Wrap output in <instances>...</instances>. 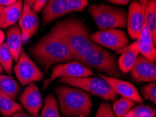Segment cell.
<instances>
[{
    "mask_svg": "<svg viewBox=\"0 0 156 117\" xmlns=\"http://www.w3.org/2000/svg\"><path fill=\"white\" fill-rule=\"evenodd\" d=\"M65 42L73 55V60H78L99 45L92 42L87 26L80 19L71 17L59 21L51 29Z\"/></svg>",
    "mask_w": 156,
    "mask_h": 117,
    "instance_id": "obj_1",
    "label": "cell"
},
{
    "mask_svg": "<svg viewBox=\"0 0 156 117\" xmlns=\"http://www.w3.org/2000/svg\"><path fill=\"white\" fill-rule=\"evenodd\" d=\"M30 53L46 71L53 64L74 59L69 46L52 30L32 48Z\"/></svg>",
    "mask_w": 156,
    "mask_h": 117,
    "instance_id": "obj_2",
    "label": "cell"
},
{
    "mask_svg": "<svg viewBox=\"0 0 156 117\" xmlns=\"http://www.w3.org/2000/svg\"><path fill=\"white\" fill-rule=\"evenodd\" d=\"M62 114L66 117H87L91 114L93 102L86 91L69 86L55 88Z\"/></svg>",
    "mask_w": 156,
    "mask_h": 117,
    "instance_id": "obj_3",
    "label": "cell"
},
{
    "mask_svg": "<svg viewBox=\"0 0 156 117\" xmlns=\"http://www.w3.org/2000/svg\"><path fill=\"white\" fill-rule=\"evenodd\" d=\"M88 68H93L107 75V76L119 79L122 76L115 56L101 46L90 51L78 60Z\"/></svg>",
    "mask_w": 156,
    "mask_h": 117,
    "instance_id": "obj_4",
    "label": "cell"
},
{
    "mask_svg": "<svg viewBox=\"0 0 156 117\" xmlns=\"http://www.w3.org/2000/svg\"><path fill=\"white\" fill-rule=\"evenodd\" d=\"M88 12L100 30L127 27V12L108 4H92Z\"/></svg>",
    "mask_w": 156,
    "mask_h": 117,
    "instance_id": "obj_5",
    "label": "cell"
},
{
    "mask_svg": "<svg viewBox=\"0 0 156 117\" xmlns=\"http://www.w3.org/2000/svg\"><path fill=\"white\" fill-rule=\"evenodd\" d=\"M59 82L76 87L88 92L94 96L108 101H115L119 95L102 78L98 77H67L60 79Z\"/></svg>",
    "mask_w": 156,
    "mask_h": 117,
    "instance_id": "obj_6",
    "label": "cell"
},
{
    "mask_svg": "<svg viewBox=\"0 0 156 117\" xmlns=\"http://www.w3.org/2000/svg\"><path fill=\"white\" fill-rule=\"evenodd\" d=\"M18 82L23 86L35 82H40L44 77V74L22 49L19 58L13 68Z\"/></svg>",
    "mask_w": 156,
    "mask_h": 117,
    "instance_id": "obj_7",
    "label": "cell"
},
{
    "mask_svg": "<svg viewBox=\"0 0 156 117\" xmlns=\"http://www.w3.org/2000/svg\"><path fill=\"white\" fill-rule=\"evenodd\" d=\"M93 75L91 69L84 66L79 61L73 60L68 63L56 64L52 69L51 76L44 81V90L46 89L51 83L57 79L67 77H86Z\"/></svg>",
    "mask_w": 156,
    "mask_h": 117,
    "instance_id": "obj_8",
    "label": "cell"
},
{
    "mask_svg": "<svg viewBox=\"0 0 156 117\" xmlns=\"http://www.w3.org/2000/svg\"><path fill=\"white\" fill-rule=\"evenodd\" d=\"M92 42L113 51H119L128 46L129 40L124 31L117 28L98 31L90 35Z\"/></svg>",
    "mask_w": 156,
    "mask_h": 117,
    "instance_id": "obj_9",
    "label": "cell"
},
{
    "mask_svg": "<svg viewBox=\"0 0 156 117\" xmlns=\"http://www.w3.org/2000/svg\"><path fill=\"white\" fill-rule=\"evenodd\" d=\"M149 0H133L127 16V32L132 39H139L145 22V11Z\"/></svg>",
    "mask_w": 156,
    "mask_h": 117,
    "instance_id": "obj_10",
    "label": "cell"
},
{
    "mask_svg": "<svg viewBox=\"0 0 156 117\" xmlns=\"http://www.w3.org/2000/svg\"><path fill=\"white\" fill-rule=\"evenodd\" d=\"M39 25V19L37 13L24 1L22 14L19 19V27L21 31L23 42H27L37 32Z\"/></svg>",
    "mask_w": 156,
    "mask_h": 117,
    "instance_id": "obj_11",
    "label": "cell"
},
{
    "mask_svg": "<svg viewBox=\"0 0 156 117\" xmlns=\"http://www.w3.org/2000/svg\"><path fill=\"white\" fill-rule=\"evenodd\" d=\"M24 108L32 116H39V111L43 106V100L37 86L31 83L26 87L19 97Z\"/></svg>",
    "mask_w": 156,
    "mask_h": 117,
    "instance_id": "obj_12",
    "label": "cell"
},
{
    "mask_svg": "<svg viewBox=\"0 0 156 117\" xmlns=\"http://www.w3.org/2000/svg\"><path fill=\"white\" fill-rule=\"evenodd\" d=\"M130 75L136 82H155L156 81V66L155 63L144 56H139L130 70Z\"/></svg>",
    "mask_w": 156,
    "mask_h": 117,
    "instance_id": "obj_13",
    "label": "cell"
},
{
    "mask_svg": "<svg viewBox=\"0 0 156 117\" xmlns=\"http://www.w3.org/2000/svg\"><path fill=\"white\" fill-rule=\"evenodd\" d=\"M100 77L107 82L118 95H121L122 97L132 100L135 102L143 103L142 97L139 93L136 88L132 83L120 80L119 79L110 77L107 76L100 75Z\"/></svg>",
    "mask_w": 156,
    "mask_h": 117,
    "instance_id": "obj_14",
    "label": "cell"
},
{
    "mask_svg": "<svg viewBox=\"0 0 156 117\" xmlns=\"http://www.w3.org/2000/svg\"><path fill=\"white\" fill-rule=\"evenodd\" d=\"M44 23H49L67 14V0H48L43 8Z\"/></svg>",
    "mask_w": 156,
    "mask_h": 117,
    "instance_id": "obj_15",
    "label": "cell"
},
{
    "mask_svg": "<svg viewBox=\"0 0 156 117\" xmlns=\"http://www.w3.org/2000/svg\"><path fill=\"white\" fill-rule=\"evenodd\" d=\"M122 53L118 61V65L122 74H127L130 71L137 58L139 50L136 42L132 43L129 46L118 51Z\"/></svg>",
    "mask_w": 156,
    "mask_h": 117,
    "instance_id": "obj_16",
    "label": "cell"
},
{
    "mask_svg": "<svg viewBox=\"0 0 156 117\" xmlns=\"http://www.w3.org/2000/svg\"><path fill=\"white\" fill-rule=\"evenodd\" d=\"M6 45L14 61H17L22 51V35L19 26H11L6 32Z\"/></svg>",
    "mask_w": 156,
    "mask_h": 117,
    "instance_id": "obj_17",
    "label": "cell"
},
{
    "mask_svg": "<svg viewBox=\"0 0 156 117\" xmlns=\"http://www.w3.org/2000/svg\"><path fill=\"white\" fill-rule=\"evenodd\" d=\"M23 6V0H18L11 5L4 7L1 28L5 29L9 27H11L19 20L22 14Z\"/></svg>",
    "mask_w": 156,
    "mask_h": 117,
    "instance_id": "obj_18",
    "label": "cell"
},
{
    "mask_svg": "<svg viewBox=\"0 0 156 117\" xmlns=\"http://www.w3.org/2000/svg\"><path fill=\"white\" fill-rule=\"evenodd\" d=\"M20 90V85L12 76L0 74V91L15 100Z\"/></svg>",
    "mask_w": 156,
    "mask_h": 117,
    "instance_id": "obj_19",
    "label": "cell"
},
{
    "mask_svg": "<svg viewBox=\"0 0 156 117\" xmlns=\"http://www.w3.org/2000/svg\"><path fill=\"white\" fill-rule=\"evenodd\" d=\"M23 106L0 91V113L4 117H10L16 112L22 111Z\"/></svg>",
    "mask_w": 156,
    "mask_h": 117,
    "instance_id": "obj_20",
    "label": "cell"
},
{
    "mask_svg": "<svg viewBox=\"0 0 156 117\" xmlns=\"http://www.w3.org/2000/svg\"><path fill=\"white\" fill-rule=\"evenodd\" d=\"M145 23L151 32L156 44V0H149L145 11Z\"/></svg>",
    "mask_w": 156,
    "mask_h": 117,
    "instance_id": "obj_21",
    "label": "cell"
},
{
    "mask_svg": "<svg viewBox=\"0 0 156 117\" xmlns=\"http://www.w3.org/2000/svg\"><path fill=\"white\" fill-rule=\"evenodd\" d=\"M41 117H60L58 102L53 94L48 95L45 98Z\"/></svg>",
    "mask_w": 156,
    "mask_h": 117,
    "instance_id": "obj_22",
    "label": "cell"
},
{
    "mask_svg": "<svg viewBox=\"0 0 156 117\" xmlns=\"http://www.w3.org/2000/svg\"><path fill=\"white\" fill-rule=\"evenodd\" d=\"M13 60L12 56L7 46L6 43L4 42L0 45V64L4 70L9 75L12 73Z\"/></svg>",
    "mask_w": 156,
    "mask_h": 117,
    "instance_id": "obj_23",
    "label": "cell"
},
{
    "mask_svg": "<svg viewBox=\"0 0 156 117\" xmlns=\"http://www.w3.org/2000/svg\"><path fill=\"white\" fill-rule=\"evenodd\" d=\"M134 105L135 102L125 97H121L113 103L112 109L116 117H124Z\"/></svg>",
    "mask_w": 156,
    "mask_h": 117,
    "instance_id": "obj_24",
    "label": "cell"
},
{
    "mask_svg": "<svg viewBox=\"0 0 156 117\" xmlns=\"http://www.w3.org/2000/svg\"><path fill=\"white\" fill-rule=\"evenodd\" d=\"M155 111L151 107L146 105H139L132 109L124 117H155Z\"/></svg>",
    "mask_w": 156,
    "mask_h": 117,
    "instance_id": "obj_25",
    "label": "cell"
},
{
    "mask_svg": "<svg viewBox=\"0 0 156 117\" xmlns=\"http://www.w3.org/2000/svg\"><path fill=\"white\" fill-rule=\"evenodd\" d=\"M139 53H141L142 56L152 63H155L156 60V49L155 46H151L146 44H144L139 39H136Z\"/></svg>",
    "mask_w": 156,
    "mask_h": 117,
    "instance_id": "obj_26",
    "label": "cell"
},
{
    "mask_svg": "<svg viewBox=\"0 0 156 117\" xmlns=\"http://www.w3.org/2000/svg\"><path fill=\"white\" fill-rule=\"evenodd\" d=\"M141 93L146 100H149L153 103H156V83L155 82L150 83L144 86Z\"/></svg>",
    "mask_w": 156,
    "mask_h": 117,
    "instance_id": "obj_27",
    "label": "cell"
},
{
    "mask_svg": "<svg viewBox=\"0 0 156 117\" xmlns=\"http://www.w3.org/2000/svg\"><path fill=\"white\" fill-rule=\"evenodd\" d=\"M88 4V0H67V13L82 11Z\"/></svg>",
    "mask_w": 156,
    "mask_h": 117,
    "instance_id": "obj_28",
    "label": "cell"
},
{
    "mask_svg": "<svg viewBox=\"0 0 156 117\" xmlns=\"http://www.w3.org/2000/svg\"><path fill=\"white\" fill-rule=\"evenodd\" d=\"M94 117H115V116L109 103L101 102Z\"/></svg>",
    "mask_w": 156,
    "mask_h": 117,
    "instance_id": "obj_29",
    "label": "cell"
},
{
    "mask_svg": "<svg viewBox=\"0 0 156 117\" xmlns=\"http://www.w3.org/2000/svg\"><path fill=\"white\" fill-rule=\"evenodd\" d=\"M139 39H140L141 42H144V44L155 46V44L153 39V36L151 35L149 28H148V26L146 25L145 22H144L142 29H141Z\"/></svg>",
    "mask_w": 156,
    "mask_h": 117,
    "instance_id": "obj_30",
    "label": "cell"
},
{
    "mask_svg": "<svg viewBox=\"0 0 156 117\" xmlns=\"http://www.w3.org/2000/svg\"><path fill=\"white\" fill-rule=\"evenodd\" d=\"M48 0H34V4L32 6L33 11L36 13H39L41 11Z\"/></svg>",
    "mask_w": 156,
    "mask_h": 117,
    "instance_id": "obj_31",
    "label": "cell"
},
{
    "mask_svg": "<svg viewBox=\"0 0 156 117\" xmlns=\"http://www.w3.org/2000/svg\"><path fill=\"white\" fill-rule=\"evenodd\" d=\"M106 1L117 5H126L131 0H106Z\"/></svg>",
    "mask_w": 156,
    "mask_h": 117,
    "instance_id": "obj_32",
    "label": "cell"
},
{
    "mask_svg": "<svg viewBox=\"0 0 156 117\" xmlns=\"http://www.w3.org/2000/svg\"><path fill=\"white\" fill-rule=\"evenodd\" d=\"M18 0H0V6L5 7L15 3Z\"/></svg>",
    "mask_w": 156,
    "mask_h": 117,
    "instance_id": "obj_33",
    "label": "cell"
},
{
    "mask_svg": "<svg viewBox=\"0 0 156 117\" xmlns=\"http://www.w3.org/2000/svg\"><path fill=\"white\" fill-rule=\"evenodd\" d=\"M10 117H33V116H30L29 114H26L22 111H20V112H16V113L13 114V115Z\"/></svg>",
    "mask_w": 156,
    "mask_h": 117,
    "instance_id": "obj_34",
    "label": "cell"
},
{
    "mask_svg": "<svg viewBox=\"0 0 156 117\" xmlns=\"http://www.w3.org/2000/svg\"><path fill=\"white\" fill-rule=\"evenodd\" d=\"M4 10V6H0V27H1V26H2V19H3Z\"/></svg>",
    "mask_w": 156,
    "mask_h": 117,
    "instance_id": "obj_35",
    "label": "cell"
},
{
    "mask_svg": "<svg viewBox=\"0 0 156 117\" xmlns=\"http://www.w3.org/2000/svg\"><path fill=\"white\" fill-rule=\"evenodd\" d=\"M4 39H5V35H4L3 31L0 29V45L3 44L4 42Z\"/></svg>",
    "mask_w": 156,
    "mask_h": 117,
    "instance_id": "obj_36",
    "label": "cell"
},
{
    "mask_svg": "<svg viewBox=\"0 0 156 117\" xmlns=\"http://www.w3.org/2000/svg\"><path fill=\"white\" fill-rule=\"evenodd\" d=\"M25 2H27V4L29 5L30 6L32 7L33 4H34V0H25Z\"/></svg>",
    "mask_w": 156,
    "mask_h": 117,
    "instance_id": "obj_37",
    "label": "cell"
},
{
    "mask_svg": "<svg viewBox=\"0 0 156 117\" xmlns=\"http://www.w3.org/2000/svg\"><path fill=\"white\" fill-rule=\"evenodd\" d=\"M3 72H4V69L2 68V65H1V64H0V74H2V73H3Z\"/></svg>",
    "mask_w": 156,
    "mask_h": 117,
    "instance_id": "obj_38",
    "label": "cell"
},
{
    "mask_svg": "<svg viewBox=\"0 0 156 117\" xmlns=\"http://www.w3.org/2000/svg\"></svg>",
    "mask_w": 156,
    "mask_h": 117,
    "instance_id": "obj_39",
    "label": "cell"
}]
</instances>
